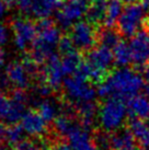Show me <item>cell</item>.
Returning a JSON list of instances; mask_svg holds the SVG:
<instances>
[{
  "mask_svg": "<svg viewBox=\"0 0 149 150\" xmlns=\"http://www.w3.org/2000/svg\"><path fill=\"white\" fill-rule=\"evenodd\" d=\"M144 88V80L139 72L131 69L113 70L101 84L98 93L101 98H118L124 102L131 100Z\"/></svg>",
  "mask_w": 149,
  "mask_h": 150,
  "instance_id": "cell-1",
  "label": "cell"
},
{
  "mask_svg": "<svg viewBox=\"0 0 149 150\" xmlns=\"http://www.w3.org/2000/svg\"><path fill=\"white\" fill-rule=\"evenodd\" d=\"M99 121L102 128L109 132H114L121 128L125 121H127V106L124 101L118 98H108L103 103L99 104Z\"/></svg>",
  "mask_w": 149,
  "mask_h": 150,
  "instance_id": "cell-2",
  "label": "cell"
},
{
  "mask_svg": "<svg viewBox=\"0 0 149 150\" xmlns=\"http://www.w3.org/2000/svg\"><path fill=\"white\" fill-rule=\"evenodd\" d=\"M62 88V96L70 102L94 100L95 90L93 89V84L77 72L64 80Z\"/></svg>",
  "mask_w": 149,
  "mask_h": 150,
  "instance_id": "cell-3",
  "label": "cell"
},
{
  "mask_svg": "<svg viewBox=\"0 0 149 150\" xmlns=\"http://www.w3.org/2000/svg\"><path fill=\"white\" fill-rule=\"evenodd\" d=\"M68 34L74 44L76 50L82 55L87 54L98 45V26L89 21H79L74 23Z\"/></svg>",
  "mask_w": 149,
  "mask_h": 150,
  "instance_id": "cell-4",
  "label": "cell"
},
{
  "mask_svg": "<svg viewBox=\"0 0 149 150\" xmlns=\"http://www.w3.org/2000/svg\"><path fill=\"white\" fill-rule=\"evenodd\" d=\"M144 10L143 4L138 2L127 4L115 25L122 36L131 38L138 32V28L144 20Z\"/></svg>",
  "mask_w": 149,
  "mask_h": 150,
  "instance_id": "cell-5",
  "label": "cell"
},
{
  "mask_svg": "<svg viewBox=\"0 0 149 150\" xmlns=\"http://www.w3.org/2000/svg\"><path fill=\"white\" fill-rule=\"evenodd\" d=\"M11 29L14 33V44L19 50H25L37 36L35 23L28 18H18L11 21Z\"/></svg>",
  "mask_w": 149,
  "mask_h": 150,
  "instance_id": "cell-6",
  "label": "cell"
},
{
  "mask_svg": "<svg viewBox=\"0 0 149 150\" xmlns=\"http://www.w3.org/2000/svg\"><path fill=\"white\" fill-rule=\"evenodd\" d=\"M132 62L134 69L136 71H143L145 65L149 60V34L145 30L137 32L131 40Z\"/></svg>",
  "mask_w": 149,
  "mask_h": 150,
  "instance_id": "cell-7",
  "label": "cell"
},
{
  "mask_svg": "<svg viewBox=\"0 0 149 150\" xmlns=\"http://www.w3.org/2000/svg\"><path fill=\"white\" fill-rule=\"evenodd\" d=\"M88 4L79 2V1H70L67 0L60 7V10L56 13V21L59 28L62 30L69 31L74 22L79 20L80 18L86 16Z\"/></svg>",
  "mask_w": 149,
  "mask_h": 150,
  "instance_id": "cell-8",
  "label": "cell"
},
{
  "mask_svg": "<svg viewBox=\"0 0 149 150\" xmlns=\"http://www.w3.org/2000/svg\"><path fill=\"white\" fill-rule=\"evenodd\" d=\"M20 124L25 133L35 138H43L50 129V127L46 125V121L41 116L36 108L25 112Z\"/></svg>",
  "mask_w": 149,
  "mask_h": 150,
  "instance_id": "cell-9",
  "label": "cell"
},
{
  "mask_svg": "<svg viewBox=\"0 0 149 150\" xmlns=\"http://www.w3.org/2000/svg\"><path fill=\"white\" fill-rule=\"evenodd\" d=\"M44 71L47 83L54 92H62V84L64 82V71L62 68V59L59 55L54 53L44 65Z\"/></svg>",
  "mask_w": 149,
  "mask_h": 150,
  "instance_id": "cell-10",
  "label": "cell"
},
{
  "mask_svg": "<svg viewBox=\"0 0 149 150\" xmlns=\"http://www.w3.org/2000/svg\"><path fill=\"white\" fill-rule=\"evenodd\" d=\"M83 56L94 66L99 67L108 72L113 71V67L115 63L114 53H112L111 48H109L106 46H94L91 50H89L87 54H84Z\"/></svg>",
  "mask_w": 149,
  "mask_h": 150,
  "instance_id": "cell-11",
  "label": "cell"
},
{
  "mask_svg": "<svg viewBox=\"0 0 149 150\" xmlns=\"http://www.w3.org/2000/svg\"><path fill=\"white\" fill-rule=\"evenodd\" d=\"M111 139L113 150H140L135 136L126 125L112 132Z\"/></svg>",
  "mask_w": 149,
  "mask_h": 150,
  "instance_id": "cell-12",
  "label": "cell"
},
{
  "mask_svg": "<svg viewBox=\"0 0 149 150\" xmlns=\"http://www.w3.org/2000/svg\"><path fill=\"white\" fill-rule=\"evenodd\" d=\"M68 142L74 150H96L92 142L90 132L78 123L68 135Z\"/></svg>",
  "mask_w": 149,
  "mask_h": 150,
  "instance_id": "cell-13",
  "label": "cell"
},
{
  "mask_svg": "<svg viewBox=\"0 0 149 150\" xmlns=\"http://www.w3.org/2000/svg\"><path fill=\"white\" fill-rule=\"evenodd\" d=\"M6 75L8 76L13 88L28 89L31 84V77L24 68L22 62H12L6 69Z\"/></svg>",
  "mask_w": 149,
  "mask_h": 150,
  "instance_id": "cell-14",
  "label": "cell"
},
{
  "mask_svg": "<svg viewBox=\"0 0 149 150\" xmlns=\"http://www.w3.org/2000/svg\"><path fill=\"white\" fill-rule=\"evenodd\" d=\"M126 124L136 138L140 150H149V125L145 120L132 116L127 118Z\"/></svg>",
  "mask_w": 149,
  "mask_h": 150,
  "instance_id": "cell-15",
  "label": "cell"
},
{
  "mask_svg": "<svg viewBox=\"0 0 149 150\" xmlns=\"http://www.w3.org/2000/svg\"><path fill=\"white\" fill-rule=\"evenodd\" d=\"M128 117L135 116L141 120L149 118V99L146 96H135L126 102Z\"/></svg>",
  "mask_w": 149,
  "mask_h": 150,
  "instance_id": "cell-16",
  "label": "cell"
},
{
  "mask_svg": "<svg viewBox=\"0 0 149 150\" xmlns=\"http://www.w3.org/2000/svg\"><path fill=\"white\" fill-rule=\"evenodd\" d=\"M106 7L108 0H92L88 6L86 12L87 21L96 26L103 25L106 16Z\"/></svg>",
  "mask_w": 149,
  "mask_h": 150,
  "instance_id": "cell-17",
  "label": "cell"
},
{
  "mask_svg": "<svg viewBox=\"0 0 149 150\" xmlns=\"http://www.w3.org/2000/svg\"><path fill=\"white\" fill-rule=\"evenodd\" d=\"M98 45L106 46L109 48L113 50L118 42L122 40V34L114 26H106V25H100L98 26Z\"/></svg>",
  "mask_w": 149,
  "mask_h": 150,
  "instance_id": "cell-18",
  "label": "cell"
},
{
  "mask_svg": "<svg viewBox=\"0 0 149 150\" xmlns=\"http://www.w3.org/2000/svg\"><path fill=\"white\" fill-rule=\"evenodd\" d=\"M62 4L64 0H35L32 7V16L37 19L48 18Z\"/></svg>",
  "mask_w": 149,
  "mask_h": 150,
  "instance_id": "cell-19",
  "label": "cell"
},
{
  "mask_svg": "<svg viewBox=\"0 0 149 150\" xmlns=\"http://www.w3.org/2000/svg\"><path fill=\"white\" fill-rule=\"evenodd\" d=\"M83 59V55L78 52L74 50L69 54L62 55V68L65 75H74L78 70L80 64Z\"/></svg>",
  "mask_w": 149,
  "mask_h": 150,
  "instance_id": "cell-20",
  "label": "cell"
},
{
  "mask_svg": "<svg viewBox=\"0 0 149 150\" xmlns=\"http://www.w3.org/2000/svg\"><path fill=\"white\" fill-rule=\"evenodd\" d=\"M111 133L104 128H94L91 133L92 142L96 150H113L112 149Z\"/></svg>",
  "mask_w": 149,
  "mask_h": 150,
  "instance_id": "cell-21",
  "label": "cell"
},
{
  "mask_svg": "<svg viewBox=\"0 0 149 150\" xmlns=\"http://www.w3.org/2000/svg\"><path fill=\"white\" fill-rule=\"evenodd\" d=\"M122 12H123V2L121 0H108L106 16L103 25L114 26Z\"/></svg>",
  "mask_w": 149,
  "mask_h": 150,
  "instance_id": "cell-22",
  "label": "cell"
},
{
  "mask_svg": "<svg viewBox=\"0 0 149 150\" xmlns=\"http://www.w3.org/2000/svg\"><path fill=\"white\" fill-rule=\"evenodd\" d=\"M114 59L118 66H127L132 62V50L125 41L121 40L114 47Z\"/></svg>",
  "mask_w": 149,
  "mask_h": 150,
  "instance_id": "cell-23",
  "label": "cell"
},
{
  "mask_svg": "<svg viewBox=\"0 0 149 150\" xmlns=\"http://www.w3.org/2000/svg\"><path fill=\"white\" fill-rule=\"evenodd\" d=\"M25 103L18 102V101L11 100L10 99V108L7 114V116L4 117V122L8 124H16L21 122L23 115L25 114Z\"/></svg>",
  "mask_w": 149,
  "mask_h": 150,
  "instance_id": "cell-24",
  "label": "cell"
},
{
  "mask_svg": "<svg viewBox=\"0 0 149 150\" xmlns=\"http://www.w3.org/2000/svg\"><path fill=\"white\" fill-rule=\"evenodd\" d=\"M23 132L24 129L21 124L16 123V124H9L6 129L4 134V140L8 146H16L18 142H20L23 139Z\"/></svg>",
  "mask_w": 149,
  "mask_h": 150,
  "instance_id": "cell-25",
  "label": "cell"
},
{
  "mask_svg": "<svg viewBox=\"0 0 149 150\" xmlns=\"http://www.w3.org/2000/svg\"><path fill=\"white\" fill-rule=\"evenodd\" d=\"M36 110L41 114V116L46 121V123H52L58 116L57 110L58 108L50 100H45L38 102Z\"/></svg>",
  "mask_w": 149,
  "mask_h": 150,
  "instance_id": "cell-26",
  "label": "cell"
},
{
  "mask_svg": "<svg viewBox=\"0 0 149 150\" xmlns=\"http://www.w3.org/2000/svg\"><path fill=\"white\" fill-rule=\"evenodd\" d=\"M12 150H48V148L42 138L33 137L30 139H22L12 147Z\"/></svg>",
  "mask_w": 149,
  "mask_h": 150,
  "instance_id": "cell-27",
  "label": "cell"
},
{
  "mask_svg": "<svg viewBox=\"0 0 149 150\" xmlns=\"http://www.w3.org/2000/svg\"><path fill=\"white\" fill-rule=\"evenodd\" d=\"M57 47L58 52H59V54L62 55H62L69 54V53L74 52V50H77L76 47H74V42H72V40L70 38V35L68 33L62 35V38H60V40H59V42L57 44Z\"/></svg>",
  "mask_w": 149,
  "mask_h": 150,
  "instance_id": "cell-28",
  "label": "cell"
},
{
  "mask_svg": "<svg viewBox=\"0 0 149 150\" xmlns=\"http://www.w3.org/2000/svg\"><path fill=\"white\" fill-rule=\"evenodd\" d=\"M10 108V98L7 92L0 90V120H4Z\"/></svg>",
  "mask_w": 149,
  "mask_h": 150,
  "instance_id": "cell-29",
  "label": "cell"
},
{
  "mask_svg": "<svg viewBox=\"0 0 149 150\" xmlns=\"http://www.w3.org/2000/svg\"><path fill=\"white\" fill-rule=\"evenodd\" d=\"M35 0H17V6L24 17L32 16V7Z\"/></svg>",
  "mask_w": 149,
  "mask_h": 150,
  "instance_id": "cell-30",
  "label": "cell"
},
{
  "mask_svg": "<svg viewBox=\"0 0 149 150\" xmlns=\"http://www.w3.org/2000/svg\"><path fill=\"white\" fill-rule=\"evenodd\" d=\"M66 140L67 139H65V138H59L52 145L50 150H74L72 147L70 146V144Z\"/></svg>",
  "mask_w": 149,
  "mask_h": 150,
  "instance_id": "cell-31",
  "label": "cell"
},
{
  "mask_svg": "<svg viewBox=\"0 0 149 150\" xmlns=\"http://www.w3.org/2000/svg\"><path fill=\"white\" fill-rule=\"evenodd\" d=\"M8 38V34H7V30L4 28V24L0 23V46L4 45V43L7 42Z\"/></svg>",
  "mask_w": 149,
  "mask_h": 150,
  "instance_id": "cell-32",
  "label": "cell"
},
{
  "mask_svg": "<svg viewBox=\"0 0 149 150\" xmlns=\"http://www.w3.org/2000/svg\"><path fill=\"white\" fill-rule=\"evenodd\" d=\"M143 76H144V78H145V80H147V81H149V60L147 62V64L145 65V67H144V69H143Z\"/></svg>",
  "mask_w": 149,
  "mask_h": 150,
  "instance_id": "cell-33",
  "label": "cell"
},
{
  "mask_svg": "<svg viewBox=\"0 0 149 150\" xmlns=\"http://www.w3.org/2000/svg\"><path fill=\"white\" fill-rule=\"evenodd\" d=\"M6 129H7V126L4 125V123L0 122V140L4 138V134H6Z\"/></svg>",
  "mask_w": 149,
  "mask_h": 150,
  "instance_id": "cell-34",
  "label": "cell"
},
{
  "mask_svg": "<svg viewBox=\"0 0 149 150\" xmlns=\"http://www.w3.org/2000/svg\"><path fill=\"white\" fill-rule=\"evenodd\" d=\"M7 8H8V7L4 4V1H2V0H0V18L4 17V14L6 13Z\"/></svg>",
  "mask_w": 149,
  "mask_h": 150,
  "instance_id": "cell-35",
  "label": "cell"
},
{
  "mask_svg": "<svg viewBox=\"0 0 149 150\" xmlns=\"http://www.w3.org/2000/svg\"><path fill=\"white\" fill-rule=\"evenodd\" d=\"M4 4L8 7V8H11L14 4H17V0H2Z\"/></svg>",
  "mask_w": 149,
  "mask_h": 150,
  "instance_id": "cell-36",
  "label": "cell"
},
{
  "mask_svg": "<svg viewBox=\"0 0 149 150\" xmlns=\"http://www.w3.org/2000/svg\"><path fill=\"white\" fill-rule=\"evenodd\" d=\"M143 90H144V96H146L149 99V81H148V83L147 84H144Z\"/></svg>",
  "mask_w": 149,
  "mask_h": 150,
  "instance_id": "cell-37",
  "label": "cell"
},
{
  "mask_svg": "<svg viewBox=\"0 0 149 150\" xmlns=\"http://www.w3.org/2000/svg\"><path fill=\"white\" fill-rule=\"evenodd\" d=\"M4 63V52L0 47V67H2Z\"/></svg>",
  "mask_w": 149,
  "mask_h": 150,
  "instance_id": "cell-38",
  "label": "cell"
},
{
  "mask_svg": "<svg viewBox=\"0 0 149 150\" xmlns=\"http://www.w3.org/2000/svg\"><path fill=\"white\" fill-rule=\"evenodd\" d=\"M121 1L125 4H136V2L140 1V0H121Z\"/></svg>",
  "mask_w": 149,
  "mask_h": 150,
  "instance_id": "cell-39",
  "label": "cell"
},
{
  "mask_svg": "<svg viewBox=\"0 0 149 150\" xmlns=\"http://www.w3.org/2000/svg\"><path fill=\"white\" fill-rule=\"evenodd\" d=\"M140 4L145 9H149V0H140Z\"/></svg>",
  "mask_w": 149,
  "mask_h": 150,
  "instance_id": "cell-40",
  "label": "cell"
},
{
  "mask_svg": "<svg viewBox=\"0 0 149 150\" xmlns=\"http://www.w3.org/2000/svg\"><path fill=\"white\" fill-rule=\"evenodd\" d=\"M70 1H79V2H82V4H86L89 6L92 0H70Z\"/></svg>",
  "mask_w": 149,
  "mask_h": 150,
  "instance_id": "cell-41",
  "label": "cell"
}]
</instances>
